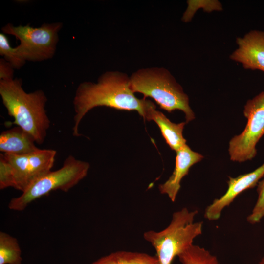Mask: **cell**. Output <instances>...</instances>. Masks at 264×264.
Segmentation results:
<instances>
[{"mask_svg": "<svg viewBox=\"0 0 264 264\" xmlns=\"http://www.w3.org/2000/svg\"><path fill=\"white\" fill-rule=\"evenodd\" d=\"M0 95L14 123L29 133L38 144H42L50 121L45 106L47 98L42 90L27 93L19 78L0 80Z\"/></svg>", "mask_w": 264, "mask_h": 264, "instance_id": "obj_2", "label": "cell"}, {"mask_svg": "<svg viewBox=\"0 0 264 264\" xmlns=\"http://www.w3.org/2000/svg\"><path fill=\"white\" fill-rule=\"evenodd\" d=\"M57 151L40 149L23 155L2 154L6 161L12 180V187L25 191L34 182L51 171Z\"/></svg>", "mask_w": 264, "mask_h": 264, "instance_id": "obj_8", "label": "cell"}, {"mask_svg": "<svg viewBox=\"0 0 264 264\" xmlns=\"http://www.w3.org/2000/svg\"><path fill=\"white\" fill-rule=\"evenodd\" d=\"M264 176V163L250 173L241 175L234 178L229 176L226 192L220 198L215 199L206 207L204 217L209 220L219 219L224 208L228 206L242 192L257 186Z\"/></svg>", "mask_w": 264, "mask_h": 264, "instance_id": "obj_9", "label": "cell"}, {"mask_svg": "<svg viewBox=\"0 0 264 264\" xmlns=\"http://www.w3.org/2000/svg\"><path fill=\"white\" fill-rule=\"evenodd\" d=\"M129 87L134 93L144 98L154 99L160 108L169 113L175 110L182 111L186 123L195 118L189 106V97L171 72L164 67L140 68L130 76Z\"/></svg>", "mask_w": 264, "mask_h": 264, "instance_id": "obj_3", "label": "cell"}, {"mask_svg": "<svg viewBox=\"0 0 264 264\" xmlns=\"http://www.w3.org/2000/svg\"><path fill=\"white\" fill-rule=\"evenodd\" d=\"M22 251L18 240L6 232H0V264H22Z\"/></svg>", "mask_w": 264, "mask_h": 264, "instance_id": "obj_15", "label": "cell"}, {"mask_svg": "<svg viewBox=\"0 0 264 264\" xmlns=\"http://www.w3.org/2000/svg\"><path fill=\"white\" fill-rule=\"evenodd\" d=\"M243 114L247 119L245 129L229 144L230 158L235 162L250 160L257 154L256 144L264 134V91L247 101Z\"/></svg>", "mask_w": 264, "mask_h": 264, "instance_id": "obj_7", "label": "cell"}, {"mask_svg": "<svg viewBox=\"0 0 264 264\" xmlns=\"http://www.w3.org/2000/svg\"><path fill=\"white\" fill-rule=\"evenodd\" d=\"M0 54L14 69L21 68L26 62L21 57L16 48L11 47L8 38L3 33L0 34Z\"/></svg>", "mask_w": 264, "mask_h": 264, "instance_id": "obj_17", "label": "cell"}, {"mask_svg": "<svg viewBox=\"0 0 264 264\" xmlns=\"http://www.w3.org/2000/svg\"><path fill=\"white\" fill-rule=\"evenodd\" d=\"M259 264H264V256L262 258L261 261L259 263Z\"/></svg>", "mask_w": 264, "mask_h": 264, "instance_id": "obj_20", "label": "cell"}, {"mask_svg": "<svg viewBox=\"0 0 264 264\" xmlns=\"http://www.w3.org/2000/svg\"><path fill=\"white\" fill-rule=\"evenodd\" d=\"M238 48L230 55L233 61L241 63L244 69L264 72V32L253 30L237 37Z\"/></svg>", "mask_w": 264, "mask_h": 264, "instance_id": "obj_10", "label": "cell"}, {"mask_svg": "<svg viewBox=\"0 0 264 264\" xmlns=\"http://www.w3.org/2000/svg\"><path fill=\"white\" fill-rule=\"evenodd\" d=\"M175 167L168 179L158 186L161 194L167 195L175 202L180 190L182 178L188 175L190 168L204 158L200 154L192 150L187 145L176 152Z\"/></svg>", "mask_w": 264, "mask_h": 264, "instance_id": "obj_11", "label": "cell"}, {"mask_svg": "<svg viewBox=\"0 0 264 264\" xmlns=\"http://www.w3.org/2000/svg\"><path fill=\"white\" fill-rule=\"evenodd\" d=\"M89 168V163L70 155L65 160L61 168L48 172L20 196L12 198L8 208L14 211H23L32 201L52 191L60 190L68 192L87 176Z\"/></svg>", "mask_w": 264, "mask_h": 264, "instance_id": "obj_5", "label": "cell"}, {"mask_svg": "<svg viewBox=\"0 0 264 264\" xmlns=\"http://www.w3.org/2000/svg\"><path fill=\"white\" fill-rule=\"evenodd\" d=\"M257 186V200L246 219L247 222L252 224L259 223L264 217V179L259 181Z\"/></svg>", "mask_w": 264, "mask_h": 264, "instance_id": "obj_18", "label": "cell"}, {"mask_svg": "<svg viewBox=\"0 0 264 264\" xmlns=\"http://www.w3.org/2000/svg\"><path fill=\"white\" fill-rule=\"evenodd\" d=\"M14 68L12 65L4 59L0 60V80H7L14 78Z\"/></svg>", "mask_w": 264, "mask_h": 264, "instance_id": "obj_19", "label": "cell"}, {"mask_svg": "<svg viewBox=\"0 0 264 264\" xmlns=\"http://www.w3.org/2000/svg\"><path fill=\"white\" fill-rule=\"evenodd\" d=\"M91 264H159L156 256L128 251H117L102 257Z\"/></svg>", "mask_w": 264, "mask_h": 264, "instance_id": "obj_14", "label": "cell"}, {"mask_svg": "<svg viewBox=\"0 0 264 264\" xmlns=\"http://www.w3.org/2000/svg\"><path fill=\"white\" fill-rule=\"evenodd\" d=\"M177 257L182 264H220L217 257L208 250L194 244Z\"/></svg>", "mask_w": 264, "mask_h": 264, "instance_id": "obj_16", "label": "cell"}, {"mask_svg": "<svg viewBox=\"0 0 264 264\" xmlns=\"http://www.w3.org/2000/svg\"><path fill=\"white\" fill-rule=\"evenodd\" d=\"M29 133L17 126L2 132L0 134V151L3 154L23 155L39 148Z\"/></svg>", "mask_w": 264, "mask_h": 264, "instance_id": "obj_12", "label": "cell"}, {"mask_svg": "<svg viewBox=\"0 0 264 264\" xmlns=\"http://www.w3.org/2000/svg\"><path fill=\"white\" fill-rule=\"evenodd\" d=\"M61 22L44 23L39 27L29 25L15 26L11 23L4 26V34L14 36L20 42L16 47L21 57L25 62H38L52 58L58 42Z\"/></svg>", "mask_w": 264, "mask_h": 264, "instance_id": "obj_6", "label": "cell"}, {"mask_svg": "<svg viewBox=\"0 0 264 264\" xmlns=\"http://www.w3.org/2000/svg\"><path fill=\"white\" fill-rule=\"evenodd\" d=\"M198 213L184 207L173 214L170 224L163 230L144 233L143 238L154 248L159 264H172L202 234V222H194Z\"/></svg>", "mask_w": 264, "mask_h": 264, "instance_id": "obj_4", "label": "cell"}, {"mask_svg": "<svg viewBox=\"0 0 264 264\" xmlns=\"http://www.w3.org/2000/svg\"><path fill=\"white\" fill-rule=\"evenodd\" d=\"M146 120H153L157 124L162 136L172 150L177 152L186 144V140L183 136L186 122L177 124L172 122L163 113L157 110L156 107L149 110Z\"/></svg>", "mask_w": 264, "mask_h": 264, "instance_id": "obj_13", "label": "cell"}, {"mask_svg": "<svg viewBox=\"0 0 264 264\" xmlns=\"http://www.w3.org/2000/svg\"><path fill=\"white\" fill-rule=\"evenodd\" d=\"M129 83L130 76L118 71L103 73L97 83L85 81L80 83L73 101L75 111L73 135H81L78 127L82 119L90 110L99 106L136 110L146 119L149 111L156 106L146 98H137L130 89Z\"/></svg>", "mask_w": 264, "mask_h": 264, "instance_id": "obj_1", "label": "cell"}]
</instances>
